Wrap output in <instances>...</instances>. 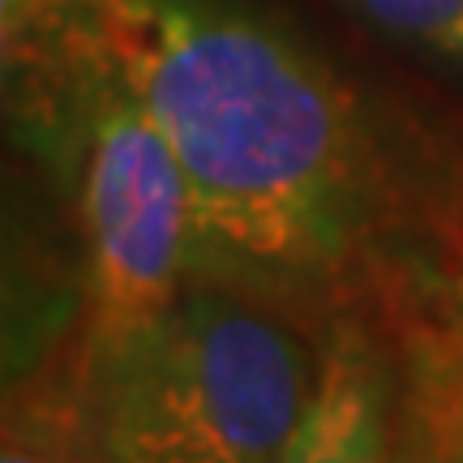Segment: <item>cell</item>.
I'll use <instances>...</instances> for the list:
<instances>
[{
  "mask_svg": "<svg viewBox=\"0 0 463 463\" xmlns=\"http://www.w3.org/2000/svg\"><path fill=\"white\" fill-rule=\"evenodd\" d=\"M99 0H0V52L43 48L82 22Z\"/></svg>",
  "mask_w": 463,
  "mask_h": 463,
  "instance_id": "8",
  "label": "cell"
},
{
  "mask_svg": "<svg viewBox=\"0 0 463 463\" xmlns=\"http://www.w3.org/2000/svg\"><path fill=\"white\" fill-rule=\"evenodd\" d=\"M391 430L395 352L369 335H335L279 463H391Z\"/></svg>",
  "mask_w": 463,
  "mask_h": 463,
  "instance_id": "4",
  "label": "cell"
},
{
  "mask_svg": "<svg viewBox=\"0 0 463 463\" xmlns=\"http://www.w3.org/2000/svg\"><path fill=\"white\" fill-rule=\"evenodd\" d=\"M373 26L430 52L463 56V0H347Z\"/></svg>",
  "mask_w": 463,
  "mask_h": 463,
  "instance_id": "7",
  "label": "cell"
},
{
  "mask_svg": "<svg viewBox=\"0 0 463 463\" xmlns=\"http://www.w3.org/2000/svg\"><path fill=\"white\" fill-rule=\"evenodd\" d=\"M86 322V283L0 223V412L65 361Z\"/></svg>",
  "mask_w": 463,
  "mask_h": 463,
  "instance_id": "5",
  "label": "cell"
},
{
  "mask_svg": "<svg viewBox=\"0 0 463 463\" xmlns=\"http://www.w3.org/2000/svg\"><path fill=\"white\" fill-rule=\"evenodd\" d=\"M82 31L167 137L189 279L391 352L463 314V116L347 78L245 0H99Z\"/></svg>",
  "mask_w": 463,
  "mask_h": 463,
  "instance_id": "1",
  "label": "cell"
},
{
  "mask_svg": "<svg viewBox=\"0 0 463 463\" xmlns=\"http://www.w3.org/2000/svg\"><path fill=\"white\" fill-rule=\"evenodd\" d=\"M69 95L73 198L82 228L86 322L78 347H112L189 283V194L142 99L73 22L52 39Z\"/></svg>",
  "mask_w": 463,
  "mask_h": 463,
  "instance_id": "3",
  "label": "cell"
},
{
  "mask_svg": "<svg viewBox=\"0 0 463 463\" xmlns=\"http://www.w3.org/2000/svg\"><path fill=\"white\" fill-rule=\"evenodd\" d=\"M430 339H442V344H450V347H459L463 352V314L450 322V326H442L438 335H430Z\"/></svg>",
  "mask_w": 463,
  "mask_h": 463,
  "instance_id": "10",
  "label": "cell"
},
{
  "mask_svg": "<svg viewBox=\"0 0 463 463\" xmlns=\"http://www.w3.org/2000/svg\"><path fill=\"white\" fill-rule=\"evenodd\" d=\"M391 463H463V352L420 339L395 356Z\"/></svg>",
  "mask_w": 463,
  "mask_h": 463,
  "instance_id": "6",
  "label": "cell"
},
{
  "mask_svg": "<svg viewBox=\"0 0 463 463\" xmlns=\"http://www.w3.org/2000/svg\"><path fill=\"white\" fill-rule=\"evenodd\" d=\"M0 463H56V459H48L43 450L26 447V442H17V438L0 430Z\"/></svg>",
  "mask_w": 463,
  "mask_h": 463,
  "instance_id": "9",
  "label": "cell"
},
{
  "mask_svg": "<svg viewBox=\"0 0 463 463\" xmlns=\"http://www.w3.org/2000/svg\"><path fill=\"white\" fill-rule=\"evenodd\" d=\"M317 373L305 326L189 279L129 339L73 344L0 430L56 463H279Z\"/></svg>",
  "mask_w": 463,
  "mask_h": 463,
  "instance_id": "2",
  "label": "cell"
}]
</instances>
